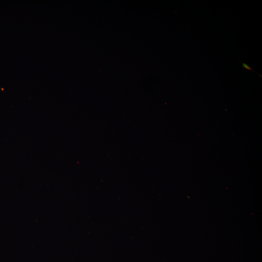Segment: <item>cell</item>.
Listing matches in <instances>:
<instances>
[{
    "mask_svg": "<svg viewBox=\"0 0 262 262\" xmlns=\"http://www.w3.org/2000/svg\"><path fill=\"white\" fill-rule=\"evenodd\" d=\"M242 66L243 67V68H244L245 69L253 71L254 72L258 74L256 72L254 71L252 69V68L251 67H250L247 64H246L245 63H242ZM258 75L262 77V76L261 75L258 74Z\"/></svg>",
    "mask_w": 262,
    "mask_h": 262,
    "instance_id": "6da1fadb",
    "label": "cell"
}]
</instances>
